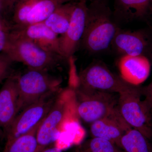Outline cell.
I'll return each instance as SVG.
<instances>
[{
  "mask_svg": "<svg viewBox=\"0 0 152 152\" xmlns=\"http://www.w3.org/2000/svg\"><path fill=\"white\" fill-rule=\"evenodd\" d=\"M113 17L111 11L106 3L91 2L88 6L81 45L90 53H102L111 46L119 28Z\"/></svg>",
  "mask_w": 152,
  "mask_h": 152,
  "instance_id": "2",
  "label": "cell"
},
{
  "mask_svg": "<svg viewBox=\"0 0 152 152\" xmlns=\"http://www.w3.org/2000/svg\"><path fill=\"white\" fill-rule=\"evenodd\" d=\"M72 1L73 0H37L24 26L43 23L61 6Z\"/></svg>",
  "mask_w": 152,
  "mask_h": 152,
  "instance_id": "17",
  "label": "cell"
},
{
  "mask_svg": "<svg viewBox=\"0 0 152 152\" xmlns=\"http://www.w3.org/2000/svg\"><path fill=\"white\" fill-rule=\"evenodd\" d=\"M43 120L28 132L6 144L3 152H36L38 130Z\"/></svg>",
  "mask_w": 152,
  "mask_h": 152,
  "instance_id": "19",
  "label": "cell"
},
{
  "mask_svg": "<svg viewBox=\"0 0 152 152\" xmlns=\"http://www.w3.org/2000/svg\"><path fill=\"white\" fill-rule=\"evenodd\" d=\"M10 29L17 35L29 40L47 51L63 58L60 50L59 37L43 23Z\"/></svg>",
  "mask_w": 152,
  "mask_h": 152,
  "instance_id": "10",
  "label": "cell"
},
{
  "mask_svg": "<svg viewBox=\"0 0 152 152\" xmlns=\"http://www.w3.org/2000/svg\"><path fill=\"white\" fill-rule=\"evenodd\" d=\"M79 118L91 124L110 116L118 110L115 94L74 87ZM119 97V96H118Z\"/></svg>",
  "mask_w": 152,
  "mask_h": 152,
  "instance_id": "5",
  "label": "cell"
},
{
  "mask_svg": "<svg viewBox=\"0 0 152 152\" xmlns=\"http://www.w3.org/2000/svg\"><path fill=\"white\" fill-rule=\"evenodd\" d=\"M10 28L4 25H0V53L5 48L8 39Z\"/></svg>",
  "mask_w": 152,
  "mask_h": 152,
  "instance_id": "22",
  "label": "cell"
},
{
  "mask_svg": "<svg viewBox=\"0 0 152 152\" xmlns=\"http://www.w3.org/2000/svg\"><path fill=\"white\" fill-rule=\"evenodd\" d=\"M41 152H63L62 149L57 146L46 149Z\"/></svg>",
  "mask_w": 152,
  "mask_h": 152,
  "instance_id": "25",
  "label": "cell"
},
{
  "mask_svg": "<svg viewBox=\"0 0 152 152\" xmlns=\"http://www.w3.org/2000/svg\"><path fill=\"white\" fill-rule=\"evenodd\" d=\"M132 128L123 118L118 109L110 116L91 124L90 131L93 137L109 141L121 148V139Z\"/></svg>",
  "mask_w": 152,
  "mask_h": 152,
  "instance_id": "12",
  "label": "cell"
},
{
  "mask_svg": "<svg viewBox=\"0 0 152 152\" xmlns=\"http://www.w3.org/2000/svg\"><path fill=\"white\" fill-rule=\"evenodd\" d=\"M90 1H91V2H101V3H105V0H90Z\"/></svg>",
  "mask_w": 152,
  "mask_h": 152,
  "instance_id": "27",
  "label": "cell"
},
{
  "mask_svg": "<svg viewBox=\"0 0 152 152\" xmlns=\"http://www.w3.org/2000/svg\"><path fill=\"white\" fill-rule=\"evenodd\" d=\"M21 0H0V9L12 12L14 8Z\"/></svg>",
  "mask_w": 152,
  "mask_h": 152,
  "instance_id": "23",
  "label": "cell"
},
{
  "mask_svg": "<svg viewBox=\"0 0 152 152\" xmlns=\"http://www.w3.org/2000/svg\"><path fill=\"white\" fill-rule=\"evenodd\" d=\"M149 140L140 131L132 128L121 139V148L126 152H152Z\"/></svg>",
  "mask_w": 152,
  "mask_h": 152,
  "instance_id": "18",
  "label": "cell"
},
{
  "mask_svg": "<svg viewBox=\"0 0 152 152\" xmlns=\"http://www.w3.org/2000/svg\"></svg>",
  "mask_w": 152,
  "mask_h": 152,
  "instance_id": "29",
  "label": "cell"
},
{
  "mask_svg": "<svg viewBox=\"0 0 152 152\" xmlns=\"http://www.w3.org/2000/svg\"><path fill=\"white\" fill-rule=\"evenodd\" d=\"M19 94L15 76H10L0 89V124L5 134L19 114Z\"/></svg>",
  "mask_w": 152,
  "mask_h": 152,
  "instance_id": "11",
  "label": "cell"
},
{
  "mask_svg": "<svg viewBox=\"0 0 152 152\" xmlns=\"http://www.w3.org/2000/svg\"><path fill=\"white\" fill-rule=\"evenodd\" d=\"M148 45L145 34L141 31H130L119 27L111 46L121 56L144 55Z\"/></svg>",
  "mask_w": 152,
  "mask_h": 152,
  "instance_id": "13",
  "label": "cell"
},
{
  "mask_svg": "<svg viewBox=\"0 0 152 152\" xmlns=\"http://www.w3.org/2000/svg\"><path fill=\"white\" fill-rule=\"evenodd\" d=\"M12 63L6 53H0V82L10 77L9 72Z\"/></svg>",
  "mask_w": 152,
  "mask_h": 152,
  "instance_id": "21",
  "label": "cell"
},
{
  "mask_svg": "<svg viewBox=\"0 0 152 152\" xmlns=\"http://www.w3.org/2000/svg\"><path fill=\"white\" fill-rule=\"evenodd\" d=\"M79 152H82L81 151L80 149H79Z\"/></svg>",
  "mask_w": 152,
  "mask_h": 152,
  "instance_id": "28",
  "label": "cell"
},
{
  "mask_svg": "<svg viewBox=\"0 0 152 152\" xmlns=\"http://www.w3.org/2000/svg\"><path fill=\"white\" fill-rule=\"evenodd\" d=\"M114 1V17L124 22L143 18L152 4V0Z\"/></svg>",
  "mask_w": 152,
  "mask_h": 152,
  "instance_id": "15",
  "label": "cell"
},
{
  "mask_svg": "<svg viewBox=\"0 0 152 152\" xmlns=\"http://www.w3.org/2000/svg\"><path fill=\"white\" fill-rule=\"evenodd\" d=\"M120 77L130 84L137 86L146 80L151 64L145 56H122L117 62Z\"/></svg>",
  "mask_w": 152,
  "mask_h": 152,
  "instance_id": "14",
  "label": "cell"
},
{
  "mask_svg": "<svg viewBox=\"0 0 152 152\" xmlns=\"http://www.w3.org/2000/svg\"><path fill=\"white\" fill-rule=\"evenodd\" d=\"M143 96L142 88L137 86L134 89L119 94L118 108L128 124L137 130L148 139H152V107Z\"/></svg>",
  "mask_w": 152,
  "mask_h": 152,
  "instance_id": "6",
  "label": "cell"
},
{
  "mask_svg": "<svg viewBox=\"0 0 152 152\" xmlns=\"http://www.w3.org/2000/svg\"><path fill=\"white\" fill-rule=\"evenodd\" d=\"M4 134H5V133L4 132V131L3 130L1 126V124H0V140H1V139L2 138Z\"/></svg>",
  "mask_w": 152,
  "mask_h": 152,
  "instance_id": "26",
  "label": "cell"
},
{
  "mask_svg": "<svg viewBox=\"0 0 152 152\" xmlns=\"http://www.w3.org/2000/svg\"><path fill=\"white\" fill-rule=\"evenodd\" d=\"M61 90L45 96L19 113L6 134V144L28 132L43 120L54 103Z\"/></svg>",
  "mask_w": 152,
  "mask_h": 152,
  "instance_id": "8",
  "label": "cell"
},
{
  "mask_svg": "<svg viewBox=\"0 0 152 152\" xmlns=\"http://www.w3.org/2000/svg\"><path fill=\"white\" fill-rule=\"evenodd\" d=\"M79 118L74 87L62 89L38 129L36 152L42 151L52 143L57 141L61 132L67 125L76 122Z\"/></svg>",
  "mask_w": 152,
  "mask_h": 152,
  "instance_id": "1",
  "label": "cell"
},
{
  "mask_svg": "<svg viewBox=\"0 0 152 152\" xmlns=\"http://www.w3.org/2000/svg\"><path fill=\"white\" fill-rule=\"evenodd\" d=\"M4 53L13 62L22 63L28 69L49 71L65 59L50 53L32 41L17 35L10 29Z\"/></svg>",
  "mask_w": 152,
  "mask_h": 152,
  "instance_id": "3",
  "label": "cell"
},
{
  "mask_svg": "<svg viewBox=\"0 0 152 152\" xmlns=\"http://www.w3.org/2000/svg\"></svg>",
  "mask_w": 152,
  "mask_h": 152,
  "instance_id": "30",
  "label": "cell"
},
{
  "mask_svg": "<svg viewBox=\"0 0 152 152\" xmlns=\"http://www.w3.org/2000/svg\"><path fill=\"white\" fill-rule=\"evenodd\" d=\"M143 95L152 107V80L151 83L145 88H142Z\"/></svg>",
  "mask_w": 152,
  "mask_h": 152,
  "instance_id": "24",
  "label": "cell"
},
{
  "mask_svg": "<svg viewBox=\"0 0 152 152\" xmlns=\"http://www.w3.org/2000/svg\"><path fill=\"white\" fill-rule=\"evenodd\" d=\"M87 1L79 0L75 2L68 29L59 37L60 50L63 58L66 59L72 57L81 45L88 14Z\"/></svg>",
  "mask_w": 152,
  "mask_h": 152,
  "instance_id": "9",
  "label": "cell"
},
{
  "mask_svg": "<svg viewBox=\"0 0 152 152\" xmlns=\"http://www.w3.org/2000/svg\"><path fill=\"white\" fill-rule=\"evenodd\" d=\"M15 76L19 94V113L45 96L61 89V80L51 75L48 71L28 69L23 74Z\"/></svg>",
  "mask_w": 152,
  "mask_h": 152,
  "instance_id": "4",
  "label": "cell"
},
{
  "mask_svg": "<svg viewBox=\"0 0 152 152\" xmlns=\"http://www.w3.org/2000/svg\"><path fill=\"white\" fill-rule=\"evenodd\" d=\"M75 3L71 2L61 6L43 23L58 36L63 35L69 25Z\"/></svg>",
  "mask_w": 152,
  "mask_h": 152,
  "instance_id": "16",
  "label": "cell"
},
{
  "mask_svg": "<svg viewBox=\"0 0 152 152\" xmlns=\"http://www.w3.org/2000/svg\"><path fill=\"white\" fill-rule=\"evenodd\" d=\"M137 86L128 83L98 63L90 65L80 73L75 87L119 95L132 91Z\"/></svg>",
  "mask_w": 152,
  "mask_h": 152,
  "instance_id": "7",
  "label": "cell"
},
{
  "mask_svg": "<svg viewBox=\"0 0 152 152\" xmlns=\"http://www.w3.org/2000/svg\"><path fill=\"white\" fill-rule=\"evenodd\" d=\"M80 149L82 152H126L112 142L96 137L90 140Z\"/></svg>",
  "mask_w": 152,
  "mask_h": 152,
  "instance_id": "20",
  "label": "cell"
}]
</instances>
